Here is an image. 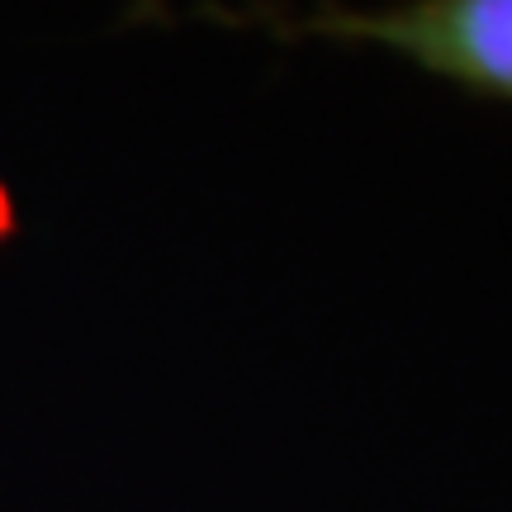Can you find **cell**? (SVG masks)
Instances as JSON below:
<instances>
[{"label": "cell", "instance_id": "1", "mask_svg": "<svg viewBox=\"0 0 512 512\" xmlns=\"http://www.w3.org/2000/svg\"><path fill=\"white\" fill-rule=\"evenodd\" d=\"M275 34L380 43L465 91L512 100V0H413L389 10L323 5L304 19L275 24Z\"/></svg>", "mask_w": 512, "mask_h": 512}]
</instances>
